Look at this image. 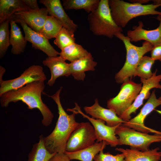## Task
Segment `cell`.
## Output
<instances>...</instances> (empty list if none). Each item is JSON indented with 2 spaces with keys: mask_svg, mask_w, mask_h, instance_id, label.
<instances>
[{
  "mask_svg": "<svg viewBox=\"0 0 161 161\" xmlns=\"http://www.w3.org/2000/svg\"><path fill=\"white\" fill-rule=\"evenodd\" d=\"M28 10L34 11L40 9L36 0H23Z\"/></svg>",
  "mask_w": 161,
  "mask_h": 161,
  "instance_id": "836d02e7",
  "label": "cell"
},
{
  "mask_svg": "<svg viewBox=\"0 0 161 161\" xmlns=\"http://www.w3.org/2000/svg\"><path fill=\"white\" fill-rule=\"evenodd\" d=\"M155 61L151 57L143 56L138 64L134 77L138 76L145 79L151 78L153 75L151 68Z\"/></svg>",
  "mask_w": 161,
  "mask_h": 161,
  "instance_id": "83f0119b",
  "label": "cell"
},
{
  "mask_svg": "<svg viewBox=\"0 0 161 161\" xmlns=\"http://www.w3.org/2000/svg\"><path fill=\"white\" fill-rule=\"evenodd\" d=\"M159 161H161V159L160 160H159Z\"/></svg>",
  "mask_w": 161,
  "mask_h": 161,
  "instance_id": "f35d334b",
  "label": "cell"
},
{
  "mask_svg": "<svg viewBox=\"0 0 161 161\" xmlns=\"http://www.w3.org/2000/svg\"><path fill=\"white\" fill-rule=\"evenodd\" d=\"M142 83H135L130 79L124 81L117 95L107 101V107L114 111L119 117L134 102L140 91Z\"/></svg>",
  "mask_w": 161,
  "mask_h": 161,
  "instance_id": "52a82bcc",
  "label": "cell"
},
{
  "mask_svg": "<svg viewBox=\"0 0 161 161\" xmlns=\"http://www.w3.org/2000/svg\"><path fill=\"white\" fill-rule=\"evenodd\" d=\"M109 4L114 21L122 28L124 27L131 20L138 16L161 15V12L156 10L161 5L130 3L122 0H109Z\"/></svg>",
  "mask_w": 161,
  "mask_h": 161,
  "instance_id": "3957f363",
  "label": "cell"
},
{
  "mask_svg": "<svg viewBox=\"0 0 161 161\" xmlns=\"http://www.w3.org/2000/svg\"><path fill=\"white\" fill-rule=\"evenodd\" d=\"M11 17L0 23V58L5 54L10 44V31L9 23Z\"/></svg>",
  "mask_w": 161,
  "mask_h": 161,
  "instance_id": "f1b7e54d",
  "label": "cell"
},
{
  "mask_svg": "<svg viewBox=\"0 0 161 161\" xmlns=\"http://www.w3.org/2000/svg\"><path fill=\"white\" fill-rule=\"evenodd\" d=\"M46 79L42 66L32 65L26 69L19 77L11 80H3L0 83V95L7 91L18 89L34 81H44Z\"/></svg>",
  "mask_w": 161,
  "mask_h": 161,
  "instance_id": "30bf717a",
  "label": "cell"
},
{
  "mask_svg": "<svg viewBox=\"0 0 161 161\" xmlns=\"http://www.w3.org/2000/svg\"><path fill=\"white\" fill-rule=\"evenodd\" d=\"M125 158L122 153L113 155L109 152L104 153L103 150L95 156L93 160L94 161H124Z\"/></svg>",
  "mask_w": 161,
  "mask_h": 161,
  "instance_id": "4dcf8cb0",
  "label": "cell"
},
{
  "mask_svg": "<svg viewBox=\"0 0 161 161\" xmlns=\"http://www.w3.org/2000/svg\"><path fill=\"white\" fill-rule=\"evenodd\" d=\"M39 2L47 8L49 15L59 20L63 27L73 33L76 31L78 25L66 14L60 0H40Z\"/></svg>",
  "mask_w": 161,
  "mask_h": 161,
  "instance_id": "9a60e30c",
  "label": "cell"
},
{
  "mask_svg": "<svg viewBox=\"0 0 161 161\" xmlns=\"http://www.w3.org/2000/svg\"><path fill=\"white\" fill-rule=\"evenodd\" d=\"M115 36L123 42L126 52L124 64L115 76L116 82L121 83L126 80L131 79L134 76L140 60L145 54L151 51L154 46L146 41L143 42L141 46H135L131 43L127 36L122 33L117 34Z\"/></svg>",
  "mask_w": 161,
  "mask_h": 161,
  "instance_id": "5b68a950",
  "label": "cell"
},
{
  "mask_svg": "<svg viewBox=\"0 0 161 161\" xmlns=\"http://www.w3.org/2000/svg\"><path fill=\"white\" fill-rule=\"evenodd\" d=\"M96 140L92 125L89 122L79 123L68 140L66 151L73 152L81 150L92 145Z\"/></svg>",
  "mask_w": 161,
  "mask_h": 161,
  "instance_id": "ba28073f",
  "label": "cell"
},
{
  "mask_svg": "<svg viewBox=\"0 0 161 161\" xmlns=\"http://www.w3.org/2000/svg\"><path fill=\"white\" fill-rule=\"evenodd\" d=\"M75 40L74 33L63 27L56 37L54 43L61 50L75 43Z\"/></svg>",
  "mask_w": 161,
  "mask_h": 161,
  "instance_id": "f546056e",
  "label": "cell"
},
{
  "mask_svg": "<svg viewBox=\"0 0 161 161\" xmlns=\"http://www.w3.org/2000/svg\"><path fill=\"white\" fill-rule=\"evenodd\" d=\"M63 27L61 23L51 16H48L40 33L47 39L55 38L58 32Z\"/></svg>",
  "mask_w": 161,
  "mask_h": 161,
  "instance_id": "4316f807",
  "label": "cell"
},
{
  "mask_svg": "<svg viewBox=\"0 0 161 161\" xmlns=\"http://www.w3.org/2000/svg\"><path fill=\"white\" fill-rule=\"evenodd\" d=\"M157 147L146 151L130 148H116L115 150L123 153L124 161H159L161 159V152Z\"/></svg>",
  "mask_w": 161,
  "mask_h": 161,
  "instance_id": "d6986e66",
  "label": "cell"
},
{
  "mask_svg": "<svg viewBox=\"0 0 161 161\" xmlns=\"http://www.w3.org/2000/svg\"><path fill=\"white\" fill-rule=\"evenodd\" d=\"M5 72V69L2 66H0V83L3 80L2 79V76Z\"/></svg>",
  "mask_w": 161,
  "mask_h": 161,
  "instance_id": "d590c367",
  "label": "cell"
},
{
  "mask_svg": "<svg viewBox=\"0 0 161 161\" xmlns=\"http://www.w3.org/2000/svg\"><path fill=\"white\" fill-rule=\"evenodd\" d=\"M150 0H129L132 3H137L143 4L148 3Z\"/></svg>",
  "mask_w": 161,
  "mask_h": 161,
  "instance_id": "e575fe53",
  "label": "cell"
},
{
  "mask_svg": "<svg viewBox=\"0 0 161 161\" xmlns=\"http://www.w3.org/2000/svg\"><path fill=\"white\" fill-rule=\"evenodd\" d=\"M97 64V62L94 61L93 58L90 53L87 56L69 63L70 75L77 80L83 81L85 78V72L95 71Z\"/></svg>",
  "mask_w": 161,
  "mask_h": 161,
  "instance_id": "ffe728a7",
  "label": "cell"
},
{
  "mask_svg": "<svg viewBox=\"0 0 161 161\" xmlns=\"http://www.w3.org/2000/svg\"><path fill=\"white\" fill-rule=\"evenodd\" d=\"M156 18L160 21V24L155 29L148 30L144 29L143 23L139 21L138 26H134L132 30H128L127 36L131 41L137 42L145 40L154 46L161 43V15H158Z\"/></svg>",
  "mask_w": 161,
  "mask_h": 161,
  "instance_id": "5bb4252c",
  "label": "cell"
},
{
  "mask_svg": "<svg viewBox=\"0 0 161 161\" xmlns=\"http://www.w3.org/2000/svg\"><path fill=\"white\" fill-rule=\"evenodd\" d=\"M75 107L73 109H68L67 111L72 112L76 114H80L83 117L88 119L93 126L96 138V142L105 141L106 145L112 147L118 145V138L116 136L115 132L116 128L119 125L110 127L105 124L103 120L96 119L89 117L83 113L78 104L75 103Z\"/></svg>",
  "mask_w": 161,
  "mask_h": 161,
  "instance_id": "9c48e42d",
  "label": "cell"
},
{
  "mask_svg": "<svg viewBox=\"0 0 161 161\" xmlns=\"http://www.w3.org/2000/svg\"><path fill=\"white\" fill-rule=\"evenodd\" d=\"M11 16L10 21V44L12 46V53L20 54L24 52L27 41L22 34L20 28Z\"/></svg>",
  "mask_w": 161,
  "mask_h": 161,
  "instance_id": "44dd1931",
  "label": "cell"
},
{
  "mask_svg": "<svg viewBox=\"0 0 161 161\" xmlns=\"http://www.w3.org/2000/svg\"><path fill=\"white\" fill-rule=\"evenodd\" d=\"M155 92V90L152 92L147 101L141 109L139 113L129 121L123 123V125L144 133H155L161 132L150 128L146 126L144 124V121L146 117L155 108L161 105V100L157 98Z\"/></svg>",
  "mask_w": 161,
  "mask_h": 161,
  "instance_id": "4fadbf2b",
  "label": "cell"
},
{
  "mask_svg": "<svg viewBox=\"0 0 161 161\" xmlns=\"http://www.w3.org/2000/svg\"><path fill=\"white\" fill-rule=\"evenodd\" d=\"M158 99L159 100H161V96L159 98H158Z\"/></svg>",
  "mask_w": 161,
  "mask_h": 161,
  "instance_id": "74e56055",
  "label": "cell"
},
{
  "mask_svg": "<svg viewBox=\"0 0 161 161\" xmlns=\"http://www.w3.org/2000/svg\"><path fill=\"white\" fill-rule=\"evenodd\" d=\"M44 82L34 81L18 89L6 92L0 95L1 106L6 107L10 103L21 101L27 105L28 109H38L43 117L42 124L46 126H49L54 115L41 99L45 87Z\"/></svg>",
  "mask_w": 161,
  "mask_h": 161,
  "instance_id": "6da1fadb",
  "label": "cell"
},
{
  "mask_svg": "<svg viewBox=\"0 0 161 161\" xmlns=\"http://www.w3.org/2000/svg\"><path fill=\"white\" fill-rule=\"evenodd\" d=\"M61 56L48 57L43 61V64L50 69L51 77L48 80L47 84L52 86L56 79L61 76L68 77L70 74L69 71V64Z\"/></svg>",
  "mask_w": 161,
  "mask_h": 161,
  "instance_id": "e0dca14e",
  "label": "cell"
},
{
  "mask_svg": "<svg viewBox=\"0 0 161 161\" xmlns=\"http://www.w3.org/2000/svg\"><path fill=\"white\" fill-rule=\"evenodd\" d=\"M115 134L118 136V145H125L130 148L142 151L150 150L151 144L161 142V132L153 135L140 132L124 126L119 125L116 129Z\"/></svg>",
  "mask_w": 161,
  "mask_h": 161,
  "instance_id": "8992f818",
  "label": "cell"
},
{
  "mask_svg": "<svg viewBox=\"0 0 161 161\" xmlns=\"http://www.w3.org/2000/svg\"><path fill=\"white\" fill-rule=\"evenodd\" d=\"M13 16V19L18 23L22 27L25 34V38L30 42L34 48L42 51L48 57L57 56L60 54L49 43L48 39L41 33L35 31L30 27L19 16Z\"/></svg>",
  "mask_w": 161,
  "mask_h": 161,
  "instance_id": "7c38bea8",
  "label": "cell"
},
{
  "mask_svg": "<svg viewBox=\"0 0 161 161\" xmlns=\"http://www.w3.org/2000/svg\"><path fill=\"white\" fill-rule=\"evenodd\" d=\"M62 88L61 87L52 95H47L56 104L59 114L54 129L49 135L44 137L45 147L51 154L64 153L68 140L79 123L75 120V114H68L62 106L60 97Z\"/></svg>",
  "mask_w": 161,
  "mask_h": 161,
  "instance_id": "7a4b0ae2",
  "label": "cell"
},
{
  "mask_svg": "<svg viewBox=\"0 0 161 161\" xmlns=\"http://www.w3.org/2000/svg\"><path fill=\"white\" fill-rule=\"evenodd\" d=\"M83 109L86 113L90 115L92 117L103 120L109 126H115L125 122L113 110L101 106L97 98L95 99L92 105L85 106Z\"/></svg>",
  "mask_w": 161,
  "mask_h": 161,
  "instance_id": "2e32d148",
  "label": "cell"
},
{
  "mask_svg": "<svg viewBox=\"0 0 161 161\" xmlns=\"http://www.w3.org/2000/svg\"><path fill=\"white\" fill-rule=\"evenodd\" d=\"M152 1L154 5H161V0H153Z\"/></svg>",
  "mask_w": 161,
  "mask_h": 161,
  "instance_id": "8d00e7d4",
  "label": "cell"
},
{
  "mask_svg": "<svg viewBox=\"0 0 161 161\" xmlns=\"http://www.w3.org/2000/svg\"><path fill=\"white\" fill-rule=\"evenodd\" d=\"M150 52L152 59L161 61V43L154 46Z\"/></svg>",
  "mask_w": 161,
  "mask_h": 161,
  "instance_id": "1f68e13d",
  "label": "cell"
},
{
  "mask_svg": "<svg viewBox=\"0 0 161 161\" xmlns=\"http://www.w3.org/2000/svg\"><path fill=\"white\" fill-rule=\"evenodd\" d=\"M100 0H63L62 5L65 10L83 9L88 13L96 10Z\"/></svg>",
  "mask_w": 161,
  "mask_h": 161,
  "instance_id": "d4e9b609",
  "label": "cell"
},
{
  "mask_svg": "<svg viewBox=\"0 0 161 161\" xmlns=\"http://www.w3.org/2000/svg\"><path fill=\"white\" fill-rule=\"evenodd\" d=\"M28 10L23 0H0V23L10 18L16 12Z\"/></svg>",
  "mask_w": 161,
  "mask_h": 161,
  "instance_id": "603a6c76",
  "label": "cell"
},
{
  "mask_svg": "<svg viewBox=\"0 0 161 161\" xmlns=\"http://www.w3.org/2000/svg\"><path fill=\"white\" fill-rule=\"evenodd\" d=\"M68 156L65 153H56L49 161H71Z\"/></svg>",
  "mask_w": 161,
  "mask_h": 161,
  "instance_id": "d6a6232c",
  "label": "cell"
},
{
  "mask_svg": "<svg viewBox=\"0 0 161 161\" xmlns=\"http://www.w3.org/2000/svg\"><path fill=\"white\" fill-rule=\"evenodd\" d=\"M157 69L153 73L150 78L145 79L140 78L143 84L141 89L135 100L131 106L122 114L119 116L125 122L131 119V114L135 113L137 110L143 104L144 100L148 99L151 95L150 91L154 88L161 89V74L157 75Z\"/></svg>",
  "mask_w": 161,
  "mask_h": 161,
  "instance_id": "8fae6325",
  "label": "cell"
},
{
  "mask_svg": "<svg viewBox=\"0 0 161 161\" xmlns=\"http://www.w3.org/2000/svg\"><path fill=\"white\" fill-rule=\"evenodd\" d=\"M90 53L80 45L75 43L62 49L59 56L65 60L72 62L87 56Z\"/></svg>",
  "mask_w": 161,
  "mask_h": 161,
  "instance_id": "484cf974",
  "label": "cell"
},
{
  "mask_svg": "<svg viewBox=\"0 0 161 161\" xmlns=\"http://www.w3.org/2000/svg\"><path fill=\"white\" fill-rule=\"evenodd\" d=\"M44 136L39 137V141L34 144L28 155L27 161H49L56 153H50L46 148L44 141Z\"/></svg>",
  "mask_w": 161,
  "mask_h": 161,
  "instance_id": "cb8c5ba5",
  "label": "cell"
},
{
  "mask_svg": "<svg viewBox=\"0 0 161 161\" xmlns=\"http://www.w3.org/2000/svg\"><path fill=\"white\" fill-rule=\"evenodd\" d=\"M106 144L104 141L95 143L92 145L84 149L73 152L65 151L64 153L70 160L81 161H93L95 156L106 147Z\"/></svg>",
  "mask_w": 161,
  "mask_h": 161,
  "instance_id": "7402d4cb",
  "label": "cell"
},
{
  "mask_svg": "<svg viewBox=\"0 0 161 161\" xmlns=\"http://www.w3.org/2000/svg\"><path fill=\"white\" fill-rule=\"evenodd\" d=\"M48 14L47 8L42 7L34 11L26 10L16 13L27 25L35 32L40 33Z\"/></svg>",
  "mask_w": 161,
  "mask_h": 161,
  "instance_id": "ac0fdd59",
  "label": "cell"
},
{
  "mask_svg": "<svg viewBox=\"0 0 161 161\" xmlns=\"http://www.w3.org/2000/svg\"><path fill=\"white\" fill-rule=\"evenodd\" d=\"M88 20L89 30L96 36L112 38L123 31L112 17L109 0H100L97 8L88 14Z\"/></svg>",
  "mask_w": 161,
  "mask_h": 161,
  "instance_id": "277c9868",
  "label": "cell"
}]
</instances>
